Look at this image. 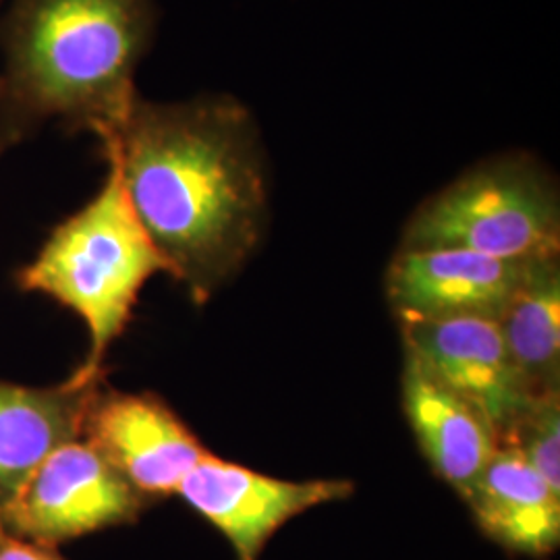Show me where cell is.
I'll list each match as a JSON object with an SVG mask.
<instances>
[{
    "label": "cell",
    "mask_w": 560,
    "mask_h": 560,
    "mask_svg": "<svg viewBox=\"0 0 560 560\" xmlns=\"http://www.w3.org/2000/svg\"><path fill=\"white\" fill-rule=\"evenodd\" d=\"M101 145L168 275L206 303L264 237L268 189L254 115L221 94L179 102L138 96Z\"/></svg>",
    "instance_id": "1"
},
{
    "label": "cell",
    "mask_w": 560,
    "mask_h": 560,
    "mask_svg": "<svg viewBox=\"0 0 560 560\" xmlns=\"http://www.w3.org/2000/svg\"><path fill=\"white\" fill-rule=\"evenodd\" d=\"M154 30L156 0H15L0 21V161L50 120L115 131Z\"/></svg>",
    "instance_id": "2"
},
{
    "label": "cell",
    "mask_w": 560,
    "mask_h": 560,
    "mask_svg": "<svg viewBox=\"0 0 560 560\" xmlns=\"http://www.w3.org/2000/svg\"><path fill=\"white\" fill-rule=\"evenodd\" d=\"M101 191L52 229L38 256L20 268L21 291L40 293L78 314L90 332L80 370L104 374L110 345L125 332L141 289L168 266L145 233L119 171L106 161Z\"/></svg>",
    "instance_id": "3"
},
{
    "label": "cell",
    "mask_w": 560,
    "mask_h": 560,
    "mask_svg": "<svg viewBox=\"0 0 560 560\" xmlns=\"http://www.w3.org/2000/svg\"><path fill=\"white\" fill-rule=\"evenodd\" d=\"M400 247H453L502 260L557 258V185L525 154L481 162L421 203L405 226Z\"/></svg>",
    "instance_id": "4"
},
{
    "label": "cell",
    "mask_w": 560,
    "mask_h": 560,
    "mask_svg": "<svg viewBox=\"0 0 560 560\" xmlns=\"http://www.w3.org/2000/svg\"><path fill=\"white\" fill-rule=\"evenodd\" d=\"M148 501L83 439L60 444L0 511L13 536L59 548L108 527L133 523Z\"/></svg>",
    "instance_id": "5"
},
{
    "label": "cell",
    "mask_w": 560,
    "mask_h": 560,
    "mask_svg": "<svg viewBox=\"0 0 560 560\" xmlns=\"http://www.w3.org/2000/svg\"><path fill=\"white\" fill-rule=\"evenodd\" d=\"M81 439L90 442L145 501L179 492L208 448L152 393H119L102 384L90 402Z\"/></svg>",
    "instance_id": "6"
},
{
    "label": "cell",
    "mask_w": 560,
    "mask_h": 560,
    "mask_svg": "<svg viewBox=\"0 0 560 560\" xmlns=\"http://www.w3.org/2000/svg\"><path fill=\"white\" fill-rule=\"evenodd\" d=\"M177 494L231 541L235 559L260 560L266 544L287 521L351 497L353 483L277 480L208 453Z\"/></svg>",
    "instance_id": "7"
},
{
    "label": "cell",
    "mask_w": 560,
    "mask_h": 560,
    "mask_svg": "<svg viewBox=\"0 0 560 560\" xmlns=\"http://www.w3.org/2000/svg\"><path fill=\"white\" fill-rule=\"evenodd\" d=\"M538 260H502L469 249L400 247L386 275V293L399 320H501Z\"/></svg>",
    "instance_id": "8"
},
{
    "label": "cell",
    "mask_w": 560,
    "mask_h": 560,
    "mask_svg": "<svg viewBox=\"0 0 560 560\" xmlns=\"http://www.w3.org/2000/svg\"><path fill=\"white\" fill-rule=\"evenodd\" d=\"M400 330L407 353L480 407L502 442L534 399L509 358L499 322L407 318L400 320Z\"/></svg>",
    "instance_id": "9"
},
{
    "label": "cell",
    "mask_w": 560,
    "mask_h": 560,
    "mask_svg": "<svg viewBox=\"0 0 560 560\" xmlns=\"http://www.w3.org/2000/svg\"><path fill=\"white\" fill-rule=\"evenodd\" d=\"M104 374L78 370L55 386L0 381V511L60 444L80 439Z\"/></svg>",
    "instance_id": "10"
},
{
    "label": "cell",
    "mask_w": 560,
    "mask_h": 560,
    "mask_svg": "<svg viewBox=\"0 0 560 560\" xmlns=\"http://www.w3.org/2000/svg\"><path fill=\"white\" fill-rule=\"evenodd\" d=\"M402 407L421 453L463 499L501 446L492 421L411 353H405Z\"/></svg>",
    "instance_id": "11"
},
{
    "label": "cell",
    "mask_w": 560,
    "mask_h": 560,
    "mask_svg": "<svg viewBox=\"0 0 560 560\" xmlns=\"http://www.w3.org/2000/svg\"><path fill=\"white\" fill-rule=\"evenodd\" d=\"M463 501L481 532L511 552L546 557L559 546L560 494L513 446H499Z\"/></svg>",
    "instance_id": "12"
},
{
    "label": "cell",
    "mask_w": 560,
    "mask_h": 560,
    "mask_svg": "<svg viewBox=\"0 0 560 560\" xmlns=\"http://www.w3.org/2000/svg\"><path fill=\"white\" fill-rule=\"evenodd\" d=\"M502 339L532 399L560 390V266L538 260L499 320Z\"/></svg>",
    "instance_id": "13"
},
{
    "label": "cell",
    "mask_w": 560,
    "mask_h": 560,
    "mask_svg": "<svg viewBox=\"0 0 560 560\" xmlns=\"http://www.w3.org/2000/svg\"><path fill=\"white\" fill-rule=\"evenodd\" d=\"M501 446L517 448L525 460L560 494V395L529 402L504 434Z\"/></svg>",
    "instance_id": "14"
},
{
    "label": "cell",
    "mask_w": 560,
    "mask_h": 560,
    "mask_svg": "<svg viewBox=\"0 0 560 560\" xmlns=\"http://www.w3.org/2000/svg\"><path fill=\"white\" fill-rule=\"evenodd\" d=\"M0 560H65L57 548L13 536L0 527Z\"/></svg>",
    "instance_id": "15"
},
{
    "label": "cell",
    "mask_w": 560,
    "mask_h": 560,
    "mask_svg": "<svg viewBox=\"0 0 560 560\" xmlns=\"http://www.w3.org/2000/svg\"><path fill=\"white\" fill-rule=\"evenodd\" d=\"M0 2H2V0H0Z\"/></svg>",
    "instance_id": "16"
}]
</instances>
